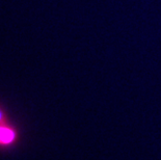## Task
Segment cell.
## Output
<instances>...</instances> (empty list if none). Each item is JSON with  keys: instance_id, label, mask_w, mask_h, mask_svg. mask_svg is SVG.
<instances>
[{"instance_id": "1", "label": "cell", "mask_w": 161, "mask_h": 160, "mask_svg": "<svg viewBox=\"0 0 161 160\" xmlns=\"http://www.w3.org/2000/svg\"><path fill=\"white\" fill-rule=\"evenodd\" d=\"M16 139V133L13 129L6 126H0V145H9Z\"/></svg>"}]
</instances>
